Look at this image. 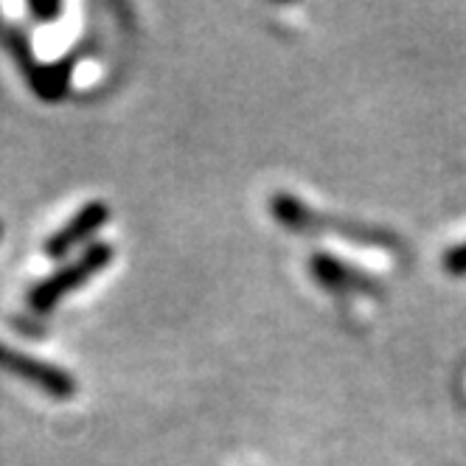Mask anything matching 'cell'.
I'll return each mask as SVG.
<instances>
[{
  "label": "cell",
  "mask_w": 466,
  "mask_h": 466,
  "mask_svg": "<svg viewBox=\"0 0 466 466\" xmlns=\"http://www.w3.org/2000/svg\"><path fill=\"white\" fill-rule=\"evenodd\" d=\"M444 264L452 270V273H466V245H461V248H455L447 258H444Z\"/></svg>",
  "instance_id": "5b68a950"
},
{
  "label": "cell",
  "mask_w": 466,
  "mask_h": 466,
  "mask_svg": "<svg viewBox=\"0 0 466 466\" xmlns=\"http://www.w3.org/2000/svg\"><path fill=\"white\" fill-rule=\"evenodd\" d=\"M110 217H113V208L105 199H90V203H85L68 222L46 239V256L48 258L71 256L76 248L93 242V237L110 222Z\"/></svg>",
  "instance_id": "3957f363"
},
{
  "label": "cell",
  "mask_w": 466,
  "mask_h": 466,
  "mask_svg": "<svg viewBox=\"0 0 466 466\" xmlns=\"http://www.w3.org/2000/svg\"><path fill=\"white\" fill-rule=\"evenodd\" d=\"M0 371L23 380L25 385L43 390L51 399H71L79 390V382L71 371L6 343H0Z\"/></svg>",
  "instance_id": "7a4b0ae2"
},
{
  "label": "cell",
  "mask_w": 466,
  "mask_h": 466,
  "mask_svg": "<svg viewBox=\"0 0 466 466\" xmlns=\"http://www.w3.org/2000/svg\"><path fill=\"white\" fill-rule=\"evenodd\" d=\"M0 237H4V222H0Z\"/></svg>",
  "instance_id": "52a82bcc"
},
{
  "label": "cell",
  "mask_w": 466,
  "mask_h": 466,
  "mask_svg": "<svg viewBox=\"0 0 466 466\" xmlns=\"http://www.w3.org/2000/svg\"><path fill=\"white\" fill-rule=\"evenodd\" d=\"M309 273L326 287V289H335V292H371L377 295V287L371 279H365L360 270L349 268L346 261L329 256V253H315L309 258Z\"/></svg>",
  "instance_id": "277c9868"
},
{
  "label": "cell",
  "mask_w": 466,
  "mask_h": 466,
  "mask_svg": "<svg viewBox=\"0 0 466 466\" xmlns=\"http://www.w3.org/2000/svg\"><path fill=\"white\" fill-rule=\"evenodd\" d=\"M28 12L35 15L37 20H54V17L62 12V6H59V4H31Z\"/></svg>",
  "instance_id": "8992f818"
},
{
  "label": "cell",
  "mask_w": 466,
  "mask_h": 466,
  "mask_svg": "<svg viewBox=\"0 0 466 466\" xmlns=\"http://www.w3.org/2000/svg\"><path fill=\"white\" fill-rule=\"evenodd\" d=\"M113 258H116V248L113 245H107V242L87 245L76 258H71L68 264H62L59 270H54L40 284L31 287L28 304L35 307L37 312L54 309L62 301V298H68L71 292H76L79 287L93 281L102 270H107V264H113Z\"/></svg>",
  "instance_id": "6da1fadb"
}]
</instances>
